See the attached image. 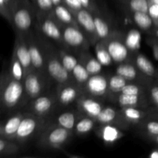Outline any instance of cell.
<instances>
[{"label": "cell", "mask_w": 158, "mask_h": 158, "mask_svg": "<svg viewBox=\"0 0 158 158\" xmlns=\"http://www.w3.org/2000/svg\"><path fill=\"white\" fill-rule=\"evenodd\" d=\"M50 81L46 74L38 72L35 69L29 73L23 82L27 103L30 100L48 92Z\"/></svg>", "instance_id": "obj_9"}, {"label": "cell", "mask_w": 158, "mask_h": 158, "mask_svg": "<svg viewBox=\"0 0 158 158\" xmlns=\"http://www.w3.org/2000/svg\"><path fill=\"white\" fill-rule=\"evenodd\" d=\"M59 54H60V59L64 67L67 69L69 72H72L73 69L75 68V66L78 64V59L73 55L68 52V49H58Z\"/></svg>", "instance_id": "obj_37"}, {"label": "cell", "mask_w": 158, "mask_h": 158, "mask_svg": "<svg viewBox=\"0 0 158 158\" xmlns=\"http://www.w3.org/2000/svg\"><path fill=\"white\" fill-rule=\"evenodd\" d=\"M73 80L75 83H77L80 88L83 87V85L86 83L90 75L88 73L87 69L85 67L84 64L81 61H79L78 64L75 66L73 71L71 72Z\"/></svg>", "instance_id": "obj_35"}, {"label": "cell", "mask_w": 158, "mask_h": 158, "mask_svg": "<svg viewBox=\"0 0 158 158\" xmlns=\"http://www.w3.org/2000/svg\"><path fill=\"white\" fill-rule=\"evenodd\" d=\"M121 1L130 13L135 12H148L149 10L148 0H121Z\"/></svg>", "instance_id": "obj_36"}, {"label": "cell", "mask_w": 158, "mask_h": 158, "mask_svg": "<svg viewBox=\"0 0 158 158\" xmlns=\"http://www.w3.org/2000/svg\"><path fill=\"white\" fill-rule=\"evenodd\" d=\"M148 138H149L151 140H152L153 142H154L155 143H157V144L158 145V135L153 136V137H148Z\"/></svg>", "instance_id": "obj_48"}, {"label": "cell", "mask_w": 158, "mask_h": 158, "mask_svg": "<svg viewBox=\"0 0 158 158\" xmlns=\"http://www.w3.org/2000/svg\"><path fill=\"white\" fill-rule=\"evenodd\" d=\"M32 4L35 6L37 13L51 15L55 7L52 0H32Z\"/></svg>", "instance_id": "obj_41"}, {"label": "cell", "mask_w": 158, "mask_h": 158, "mask_svg": "<svg viewBox=\"0 0 158 158\" xmlns=\"http://www.w3.org/2000/svg\"><path fill=\"white\" fill-rule=\"evenodd\" d=\"M97 123L94 118L82 116L77 120L74 127L73 133L77 135H86L96 128Z\"/></svg>", "instance_id": "obj_29"}, {"label": "cell", "mask_w": 158, "mask_h": 158, "mask_svg": "<svg viewBox=\"0 0 158 158\" xmlns=\"http://www.w3.org/2000/svg\"><path fill=\"white\" fill-rule=\"evenodd\" d=\"M46 42V73L57 86L73 82L72 74L63 65L58 49H55L49 42Z\"/></svg>", "instance_id": "obj_3"}, {"label": "cell", "mask_w": 158, "mask_h": 158, "mask_svg": "<svg viewBox=\"0 0 158 158\" xmlns=\"http://www.w3.org/2000/svg\"><path fill=\"white\" fill-rule=\"evenodd\" d=\"M97 134L106 143H114L123 135L119 127L112 124L100 125V128L97 129Z\"/></svg>", "instance_id": "obj_25"}, {"label": "cell", "mask_w": 158, "mask_h": 158, "mask_svg": "<svg viewBox=\"0 0 158 158\" xmlns=\"http://www.w3.org/2000/svg\"><path fill=\"white\" fill-rule=\"evenodd\" d=\"M57 105L56 95L52 93L46 92L40 97L30 100L25 107L26 112H29L39 117L49 120V117L56 109Z\"/></svg>", "instance_id": "obj_11"}, {"label": "cell", "mask_w": 158, "mask_h": 158, "mask_svg": "<svg viewBox=\"0 0 158 158\" xmlns=\"http://www.w3.org/2000/svg\"><path fill=\"white\" fill-rule=\"evenodd\" d=\"M95 54L103 66H110L114 63L104 41H97L95 44Z\"/></svg>", "instance_id": "obj_32"}, {"label": "cell", "mask_w": 158, "mask_h": 158, "mask_svg": "<svg viewBox=\"0 0 158 158\" xmlns=\"http://www.w3.org/2000/svg\"><path fill=\"white\" fill-rule=\"evenodd\" d=\"M49 120L29 112H25L15 136V141L24 143L43 132Z\"/></svg>", "instance_id": "obj_5"}, {"label": "cell", "mask_w": 158, "mask_h": 158, "mask_svg": "<svg viewBox=\"0 0 158 158\" xmlns=\"http://www.w3.org/2000/svg\"><path fill=\"white\" fill-rule=\"evenodd\" d=\"M113 97H114V101L119 105L120 108H148V106H149L146 94H143V95H127V94H119L113 96Z\"/></svg>", "instance_id": "obj_21"}, {"label": "cell", "mask_w": 158, "mask_h": 158, "mask_svg": "<svg viewBox=\"0 0 158 158\" xmlns=\"http://www.w3.org/2000/svg\"><path fill=\"white\" fill-rule=\"evenodd\" d=\"M149 3H154V4L158 5V0H148Z\"/></svg>", "instance_id": "obj_51"}, {"label": "cell", "mask_w": 158, "mask_h": 158, "mask_svg": "<svg viewBox=\"0 0 158 158\" xmlns=\"http://www.w3.org/2000/svg\"><path fill=\"white\" fill-rule=\"evenodd\" d=\"M83 5V8L87 10L90 11L92 13L96 12H98V9H97V6H96L95 2H94V0H80Z\"/></svg>", "instance_id": "obj_45"}, {"label": "cell", "mask_w": 158, "mask_h": 158, "mask_svg": "<svg viewBox=\"0 0 158 158\" xmlns=\"http://www.w3.org/2000/svg\"><path fill=\"white\" fill-rule=\"evenodd\" d=\"M25 112L18 110L2 120L0 125V137L15 140L16 133L23 118Z\"/></svg>", "instance_id": "obj_17"}, {"label": "cell", "mask_w": 158, "mask_h": 158, "mask_svg": "<svg viewBox=\"0 0 158 158\" xmlns=\"http://www.w3.org/2000/svg\"><path fill=\"white\" fill-rule=\"evenodd\" d=\"M52 2L55 6L60 4H63V0H52Z\"/></svg>", "instance_id": "obj_49"}, {"label": "cell", "mask_w": 158, "mask_h": 158, "mask_svg": "<svg viewBox=\"0 0 158 158\" xmlns=\"http://www.w3.org/2000/svg\"><path fill=\"white\" fill-rule=\"evenodd\" d=\"M120 113L123 120L127 125H137L149 118L154 112L148 110V108L124 107L120 108Z\"/></svg>", "instance_id": "obj_20"}, {"label": "cell", "mask_w": 158, "mask_h": 158, "mask_svg": "<svg viewBox=\"0 0 158 158\" xmlns=\"http://www.w3.org/2000/svg\"><path fill=\"white\" fill-rule=\"evenodd\" d=\"M76 106L77 110L82 116H86L94 119L99 115L104 107L101 100L83 94L78 99Z\"/></svg>", "instance_id": "obj_15"}, {"label": "cell", "mask_w": 158, "mask_h": 158, "mask_svg": "<svg viewBox=\"0 0 158 158\" xmlns=\"http://www.w3.org/2000/svg\"><path fill=\"white\" fill-rule=\"evenodd\" d=\"M0 92L2 110L6 113L13 114L27 103L24 84L12 78L9 73L2 75Z\"/></svg>", "instance_id": "obj_1"}, {"label": "cell", "mask_w": 158, "mask_h": 158, "mask_svg": "<svg viewBox=\"0 0 158 158\" xmlns=\"http://www.w3.org/2000/svg\"><path fill=\"white\" fill-rule=\"evenodd\" d=\"M63 4L67 6L74 14L77 11L83 9V6L80 0H63Z\"/></svg>", "instance_id": "obj_43"}, {"label": "cell", "mask_w": 158, "mask_h": 158, "mask_svg": "<svg viewBox=\"0 0 158 158\" xmlns=\"http://www.w3.org/2000/svg\"><path fill=\"white\" fill-rule=\"evenodd\" d=\"M35 28L42 37L52 40L59 46V49H67L63 43L62 26L52 15L37 13Z\"/></svg>", "instance_id": "obj_6"}, {"label": "cell", "mask_w": 158, "mask_h": 158, "mask_svg": "<svg viewBox=\"0 0 158 158\" xmlns=\"http://www.w3.org/2000/svg\"><path fill=\"white\" fill-rule=\"evenodd\" d=\"M123 39L127 46L134 53L138 52L141 46V34L140 31L135 29H130L123 36Z\"/></svg>", "instance_id": "obj_33"}, {"label": "cell", "mask_w": 158, "mask_h": 158, "mask_svg": "<svg viewBox=\"0 0 158 158\" xmlns=\"http://www.w3.org/2000/svg\"><path fill=\"white\" fill-rule=\"evenodd\" d=\"M116 73L124 77L126 80L131 82H138V83H143V81H146L150 83L152 81L150 79L147 78L140 70L135 63L131 60V62H123V63L117 64V66L115 69Z\"/></svg>", "instance_id": "obj_18"}, {"label": "cell", "mask_w": 158, "mask_h": 158, "mask_svg": "<svg viewBox=\"0 0 158 158\" xmlns=\"http://www.w3.org/2000/svg\"><path fill=\"white\" fill-rule=\"evenodd\" d=\"M51 15L61 26H65V25L78 26L75 14L64 4L56 6Z\"/></svg>", "instance_id": "obj_24"}, {"label": "cell", "mask_w": 158, "mask_h": 158, "mask_svg": "<svg viewBox=\"0 0 158 158\" xmlns=\"http://www.w3.org/2000/svg\"><path fill=\"white\" fill-rule=\"evenodd\" d=\"M82 94V89L74 82L58 86L56 91L57 105L62 107L71 106L77 103Z\"/></svg>", "instance_id": "obj_13"}, {"label": "cell", "mask_w": 158, "mask_h": 158, "mask_svg": "<svg viewBox=\"0 0 158 158\" xmlns=\"http://www.w3.org/2000/svg\"><path fill=\"white\" fill-rule=\"evenodd\" d=\"M149 99L154 105V110H158V78L153 80L148 84Z\"/></svg>", "instance_id": "obj_42"}, {"label": "cell", "mask_w": 158, "mask_h": 158, "mask_svg": "<svg viewBox=\"0 0 158 158\" xmlns=\"http://www.w3.org/2000/svg\"><path fill=\"white\" fill-rule=\"evenodd\" d=\"M95 120L99 125L112 124L120 128L128 126L122 117L120 109L117 110L112 106H104Z\"/></svg>", "instance_id": "obj_19"}, {"label": "cell", "mask_w": 158, "mask_h": 158, "mask_svg": "<svg viewBox=\"0 0 158 158\" xmlns=\"http://www.w3.org/2000/svg\"><path fill=\"white\" fill-rule=\"evenodd\" d=\"M19 0H0V12L1 15L10 23L12 12L18 4Z\"/></svg>", "instance_id": "obj_39"}, {"label": "cell", "mask_w": 158, "mask_h": 158, "mask_svg": "<svg viewBox=\"0 0 158 158\" xmlns=\"http://www.w3.org/2000/svg\"><path fill=\"white\" fill-rule=\"evenodd\" d=\"M131 19H133L136 26L144 32H149L154 29H157L154 25V21L148 12H131Z\"/></svg>", "instance_id": "obj_27"}, {"label": "cell", "mask_w": 158, "mask_h": 158, "mask_svg": "<svg viewBox=\"0 0 158 158\" xmlns=\"http://www.w3.org/2000/svg\"><path fill=\"white\" fill-rule=\"evenodd\" d=\"M19 152L20 147L19 142L0 137V156L2 157L14 156Z\"/></svg>", "instance_id": "obj_30"}, {"label": "cell", "mask_w": 158, "mask_h": 158, "mask_svg": "<svg viewBox=\"0 0 158 158\" xmlns=\"http://www.w3.org/2000/svg\"><path fill=\"white\" fill-rule=\"evenodd\" d=\"M37 12L33 4L29 0H19L9 23L16 33L27 35L35 26Z\"/></svg>", "instance_id": "obj_2"}, {"label": "cell", "mask_w": 158, "mask_h": 158, "mask_svg": "<svg viewBox=\"0 0 158 158\" xmlns=\"http://www.w3.org/2000/svg\"><path fill=\"white\" fill-rule=\"evenodd\" d=\"M151 46L154 52V56L156 60H158V38H154L151 40Z\"/></svg>", "instance_id": "obj_46"}, {"label": "cell", "mask_w": 158, "mask_h": 158, "mask_svg": "<svg viewBox=\"0 0 158 158\" xmlns=\"http://www.w3.org/2000/svg\"><path fill=\"white\" fill-rule=\"evenodd\" d=\"M13 52L16 55L17 58L23 65L26 75L33 70L26 35L16 33Z\"/></svg>", "instance_id": "obj_16"}, {"label": "cell", "mask_w": 158, "mask_h": 158, "mask_svg": "<svg viewBox=\"0 0 158 158\" xmlns=\"http://www.w3.org/2000/svg\"><path fill=\"white\" fill-rule=\"evenodd\" d=\"M120 94H127V95H143L146 94V86L144 87L143 83L138 82L130 81L121 89Z\"/></svg>", "instance_id": "obj_40"}, {"label": "cell", "mask_w": 158, "mask_h": 158, "mask_svg": "<svg viewBox=\"0 0 158 158\" xmlns=\"http://www.w3.org/2000/svg\"><path fill=\"white\" fill-rule=\"evenodd\" d=\"M81 89L83 94L99 100L106 98L109 96L108 77L101 73L90 76Z\"/></svg>", "instance_id": "obj_12"}, {"label": "cell", "mask_w": 158, "mask_h": 158, "mask_svg": "<svg viewBox=\"0 0 158 158\" xmlns=\"http://www.w3.org/2000/svg\"><path fill=\"white\" fill-rule=\"evenodd\" d=\"M153 115H154L155 117H157V118H158V110H154V113H153Z\"/></svg>", "instance_id": "obj_50"}, {"label": "cell", "mask_w": 158, "mask_h": 158, "mask_svg": "<svg viewBox=\"0 0 158 158\" xmlns=\"http://www.w3.org/2000/svg\"><path fill=\"white\" fill-rule=\"evenodd\" d=\"M148 14L152 18L156 28L158 29V5L154 4V3H149Z\"/></svg>", "instance_id": "obj_44"}, {"label": "cell", "mask_w": 158, "mask_h": 158, "mask_svg": "<svg viewBox=\"0 0 158 158\" xmlns=\"http://www.w3.org/2000/svg\"><path fill=\"white\" fill-rule=\"evenodd\" d=\"M26 35L33 69L46 74V42L40 33H34L32 30Z\"/></svg>", "instance_id": "obj_8"}, {"label": "cell", "mask_w": 158, "mask_h": 158, "mask_svg": "<svg viewBox=\"0 0 158 158\" xmlns=\"http://www.w3.org/2000/svg\"><path fill=\"white\" fill-rule=\"evenodd\" d=\"M77 25L87 36L91 45H95L98 41L94 15L90 11L82 9L75 13Z\"/></svg>", "instance_id": "obj_14"}, {"label": "cell", "mask_w": 158, "mask_h": 158, "mask_svg": "<svg viewBox=\"0 0 158 158\" xmlns=\"http://www.w3.org/2000/svg\"><path fill=\"white\" fill-rule=\"evenodd\" d=\"M9 73L11 77L15 80L23 82V83L24 82L26 76V72H25V69L22 63H20L19 59L17 58L16 55L14 52H12V55L11 56Z\"/></svg>", "instance_id": "obj_34"}, {"label": "cell", "mask_w": 158, "mask_h": 158, "mask_svg": "<svg viewBox=\"0 0 158 158\" xmlns=\"http://www.w3.org/2000/svg\"><path fill=\"white\" fill-rule=\"evenodd\" d=\"M73 132L56 123H48L39 136L40 148L46 149H62L70 140Z\"/></svg>", "instance_id": "obj_4"}, {"label": "cell", "mask_w": 158, "mask_h": 158, "mask_svg": "<svg viewBox=\"0 0 158 158\" xmlns=\"http://www.w3.org/2000/svg\"><path fill=\"white\" fill-rule=\"evenodd\" d=\"M142 134H144L148 137L158 135V118L149 119L142 122L138 125Z\"/></svg>", "instance_id": "obj_38"}, {"label": "cell", "mask_w": 158, "mask_h": 158, "mask_svg": "<svg viewBox=\"0 0 158 158\" xmlns=\"http://www.w3.org/2000/svg\"><path fill=\"white\" fill-rule=\"evenodd\" d=\"M80 117H82V115L77 109L76 110H65L58 114L53 120H49L48 123H56L73 132L76 123Z\"/></svg>", "instance_id": "obj_23"}, {"label": "cell", "mask_w": 158, "mask_h": 158, "mask_svg": "<svg viewBox=\"0 0 158 158\" xmlns=\"http://www.w3.org/2000/svg\"><path fill=\"white\" fill-rule=\"evenodd\" d=\"M103 41L114 63L119 64L123 62L133 60L131 59L134 52L127 46L123 35L120 32L114 31L112 35Z\"/></svg>", "instance_id": "obj_10"}, {"label": "cell", "mask_w": 158, "mask_h": 158, "mask_svg": "<svg viewBox=\"0 0 158 158\" xmlns=\"http://www.w3.org/2000/svg\"><path fill=\"white\" fill-rule=\"evenodd\" d=\"M130 81L122 76L116 73L108 77V89L109 96H114L120 94L123 86H126Z\"/></svg>", "instance_id": "obj_31"}, {"label": "cell", "mask_w": 158, "mask_h": 158, "mask_svg": "<svg viewBox=\"0 0 158 158\" xmlns=\"http://www.w3.org/2000/svg\"><path fill=\"white\" fill-rule=\"evenodd\" d=\"M150 158H158V148L157 149L153 150L151 152V154H149Z\"/></svg>", "instance_id": "obj_47"}, {"label": "cell", "mask_w": 158, "mask_h": 158, "mask_svg": "<svg viewBox=\"0 0 158 158\" xmlns=\"http://www.w3.org/2000/svg\"><path fill=\"white\" fill-rule=\"evenodd\" d=\"M133 62L135 63L139 70L150 80H156L158 78V71L152 62L145 55L140 52H135Z\"/></svg>", "instance_id": "obj_22"}, {"label": "cell", "mask_w": 158, "mask_h": 158, "mask_svg": "<svg viewBox=\"0 0 158 158\" xmlns=\"http://www.w3.org/2000/svg\"><path fill=\"white\" fill-rule=\"evenodd\" d=\"M80 61L84 64L89 75H96L101 73L103 66L100 63L97 57H94L88 52H83L80 55Z\"/></svg>", "instance_id": "obj_28"}, {"label": "cell", "mask_w": 158, "mask_h": 158, "mask_svg": "<svg viewBox=\"0 0 158 158\" xmlns=\"http://www.w3.org/2000/svg\"><path fill=\"white\" fill-rule=\"evenodd\" d=\"M94 19V23H95L96 31H97V38L98 41H103L106 39L109 38L114 30L111 28V26L108 23L107 20L100 14V12H96L93 13Z\"/></svg>", "instance_id": "obj_26"}, {"label": "cell", "mask_w": 158, "mask_h": 158, "mask_svg": "<svg viewBox=\"0 0 158 158\" xmlns=\"http://www.w3.org/2000/svg\"><path fill=\"white\" fill-rule=\"evenodd\" d=\"M63 40L68 50L82 52H86L91 46L89 40L78 26H62Z\"/></svg>", "instance_id": "obj_7"}]
</instances>
